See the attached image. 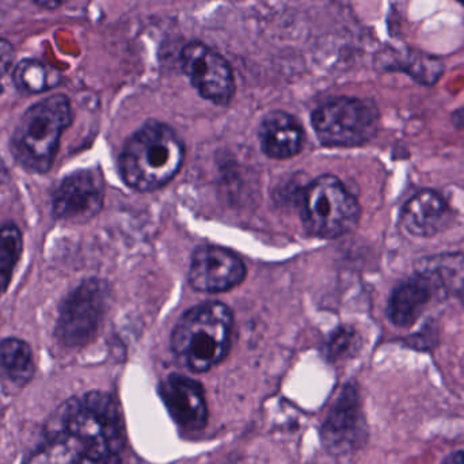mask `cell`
Returning a JSON list of instances; mask_svg holds the SVG:
<instances>
[{
    "label": "cell",
    "instance_id": "6da1fadb",
    "mask_svg": "<svg viewBox=\"0 0 464 464\" xmlns=\"http://www.w3.org/2000/svg\"><path fill=\"white\" fill-rule=\"evenodd\" d=\"M125 443L124 417L116 398L89 392L52 414L26 464H122Z\"/></svg>",
    "mask_w": 464,
    "mask_h": 464
},
{
    "label": "cell",
    "instance_id": "7a4b0ae2",
    "mask_svg": "<svg viewBox=\"0 0 464 464\" xmlns=\"http://www.w3.org/2000/svg\"><path fill=\"white\" fill-rule=\"evenodd\" d=\"M184 157V144L173 128L150 121L125 144L120 170L128 187L139 192H151L174 179Z\"/></svg>",
    "mask_w": 464,
    "mask_h": 464
},
{
    "label": "cell",
    "instance_id": "3957f363",
    "mask_svg": "<svg viewBox=\"0 0 464 464\" xmlns=\"http://www.w3.org/2000/svg\"><path fill=\"white\" fill-rule=\"evenodd\" d=\"M234 319L227 305L207 302L188 311L171 334L176 359L193 372L220 364L231 349Z\"/></svg>",
    "mask_w": 464,
    "mask_h": 464
},
{
    "label": "cell",
    "instance_id": "277c9868",
    "mask_svg": "<svg viewBox=\"0 0 464 464\" xmlns=\"http://www.w3.org/2000/svg\"><path fill=\"white\" fill-rule=\"evenodd\" d=\"M72 122L65 95H53L27 109L13 136L15 160L27 170L46 173L53 165L63 132Z\"/></svg>",
    "mask_w": 464,
    "mask_h": 464
},
{
    "label": "cell",
    "instance_id": "5b68a950",
    "mask_svg": "<svg viewBox=\"0 0 464 464\" xmlns=\"http://www.w3.org/2000/svg\"><path fill=\"white\" fill-rule=\"evenodd\" d=\"M360 214L356 198L335 177H319L305 189L303 223L305 230L315 237L333 239L353 231Z\"/></svg>",
    "mask_w": 464,
    "mask_h": 464
},
{
    "label": "cell",
    "instance_id": "8992f818",
    "mask_svg": "<svg viewBox=\"0 0 464 464\" xmlns=\"http://www.w3.org/2000/svg\"><path fill=\"white\" fill-rule=\"evenodd\" d=\"M311 122L324 146H362L378 132L379 111L370 101L334 98L314 111Z\"/></svg>",
    "mask_w": 464,
    "mask_h": 464
},
{
    "label": "cell",
    "instance_id": "52a82bcc",
    "mask_svg": "<svg viewBox=\"0 0 464 464\" xmlns=\"http://www.w3.org/2000/svg\"><path fill=\"white\" fill-rule=\"evenodd\" d=\"M108 288L100 280L82 283L63 303L57 321L56 335L60 343L70 348L86 345L92 340L103 313Z\"/></svg>",
    "mask_w": 464,
    "mask_h": 464
},
{
    "label": "cell",
    "instance_id": "ba28073f",
    "mask_svg": "<svg viewBox=\"0 0 464 464\" xmlns=\"http://www.w3.org/2000/svg\"><path fill=\"white\" fill-rule=\"evenodd\" d=\"M182 70L198 94L217 105H227L234 97V73L227 60L201 43L182 49Z\"/></svg>",
    "mask_w": 464,
    "mask_h": 464
},
{
    "label": "cell",
    "instance_id": "9c48e42d",
    "mask_svg": "<svg viewBox=\"0 0 464 464\" xmlns=\"http://www.w3.org/2000/svg\"><path fill=\"white\" fill-rule=\"evenodd\" d=\"M322 443L333 455L354 451L367 438L359 392L353 384L341 390L322 427Z\"/></svg>",
    "mask_w": 464,
    "mask_h": 464
},
{
    "label": "cell",
    "instance_id": "30bf717a",
    "mask_svg": "<svg viewBox=\"0 0 464 464\" xmlns=\"http://www.w3.org/2000/svg\"><path fill=\"white\" fill-rule=\"evenodd\" d=\"M105 182L97 169L75 171L65 177L53 196V215L65 222H87L103 206Z\"/></svg>",
    "mask_w": 464,
    "mask_h": 464
},
{
    "label": "cell",
    "instance_id": "8fae6325",
    "mask_svg": "<svg viewBox=\"0 0 464 464\" xmlns=\"http://www.w3.org/2000/svg\"><path fill=\"white\" fill-rule=\"evenodd\" d=\"M245 277V264L227 248L203 246L193 253L189 283L196 291L219 294L239 285Z\"/></svg>",
    "mask_w": 464,
    "mask_h": 464
},
{
    "label": "cell",
    "instance_id": "7c38bea8",
    "mask_svg": "<svg viewBox=\"0 0 464 464\" xmlns=\"http://www.w3.org/2000/svg\"><path fill=\"white\" fill-rule=\"evenodd\" d=\"M160 400L177 425L188 432H198L208 422V405L201 383L188 376H168L160 384Z\"/></svg>",
    "mask_w": 464,
    "mask_h": 464
},
{
    "label": "cell",
    "instance_id": "4fadbf2b",
    "mask_svg": "<svg viewBox=\"0 0 464 464\" xmlns=\"http://www.w3.org/2000/svg\"><path fill=\"white\" fill-rule=\"evenodd\" d=\"M444 297L438 284L427 273L417 270L416 275L401 283L392 291L387 316L395 326L411 327L421 318L432 303Z\"/></svg>",
    "mask_w": 464,
    "mask_h": 464
},
{
    "label": "cell",
    "instance_id": "5bb4252c",
    "mask_svg": "<svg viewBox=\"0 0 464 464\" xmlns=\"http://www.w3.org/2000/svg\"><path fill=\"white\" fill-rule=\"evenodd\" d=\"M261 149L269 158L286 160L302 151L304 130L291 114L272 111L262 120L259 127Z\"/></svg>",
    "mask_w": 464,
    "mask_h": 464
},
{
    "label": "cell",
    "instance_id": "9a60e30c",
    "mask_svg": "<svg viewBox=\"0 0 464 464\" xmlns=\"http://www.w3.org/2000/svg\"><path fill=\"white\" fill-rule=\"evenodd\" d=\"M449 217L450 208L444 198L438 192L425 189L405 204L401 222L414 237H430L443 230Z\"/></svg>",
    "mask_w": 464,
    "mask_h": 464
},
{
    "label": "cell",
    "instance_id": "2e32d148",
    "mask_svg": "<svg viewBox=\"0 0 464 464\" xmlns=\"http://www.w3.org/2000/svg\"><path fill=\"white\" fill-rule=\"evenodd\" d=\"M427 273L444 296L464 292V256L460 253L439 254L422 259L419 269Z\"/></svg>",
    "mask_w": 464,
    "mask_h": 464
},
{
    "label": "cell",
    "instance_id": "e0dca14e",
    "mask_svg": "<svg viewBox=\"0 0 464 464\" xmlns=\"http://www.w3.org/2000/svg\"><path fill=\"white\" fill-rule=\"evenodd\" d=\"M0 371L11 384L24 387L34 373L32 349L19 338H5L0 343Z\"/></svg>",
    "mask_w": 464,
    "mask_h": 464
},
{
    "label": "cell",
    "instance_id": "ac0fdd59",
    "mask_svg": "<svg viewBox=\"0 0 464 464\" xmlns=\"http://www.w3.org/2000/svg\"><path fill=\"white\" fill-rule=\"evenodd\" d=\"M62 75L54 68L34 59H24L15 65L13 82L19 92L26 94H40L57 87Z\"/></svg>",
    "mask_w": 464,
    "mask_h": 464
},
{
    "label": "cell",
    "instance_id": "d6986e66",
    "mask_svg": "<svg viewBox=\"0 0 464 464\" xmlns=\"http://www.w3.org/2000/svg\"><path fill=\"white\" fill-rule=\"evenodd\" d=\"M22 234L13 223L0 228V294L7 289L21 258Z\"/></svg>",
    "mask_w": 464,
    "mask_h": 464
},
{
    "label": "cell",
    "instance_id": "ffe728a7",
    "mask_svg": "<svg viewBox=\"0 0 464 464\" xmlns=\"http://www.w3.org/2000/svg\"><path fill=\"white\" fill-rule=\"evenodd\" d=\"M354 343V333L349 330H341L333 338L329 345V356L332 359H338L351 351Z\"/></svg>",
    "mask_w": 464,
    "mask_h": 464
},
{
    "label": "cell",
    "instance_id": "44dd1931",
    "mask_svg": "<svg viewBox=\"0 0 464 464\" xmlns=\"http://www.w3.org/2000/svg\"><path fill=\"white\" fill-rule=\"evenodd\" d=\"M14 48L7 40L0 38V78L5 75L10 65L13 64Z\"/></svg>",
    "mask_w": 464,
    "mask_h": 464
},
{
    "label": "cell",
    "instance_id": "7402d4cb",
    "mask_svg": "<svg viewBox=\"0 0 464 464\" xmlns=\"http://www.w3.org/2000/svg\"><path fill=\"white\" fill-rule=\"evenodd\" d=\"M33 2H34V5H37L38 7L46 8V10H54V8L64 5L68 0H33Z\"/></svg>",
    "mask_w": 464,
    "mask_h": 464
},
{
    "label": "cell",
    "instance_id": "603a6c76",
    "mask_svg": "<svg viewBox=\"0 0 464 464\" xmlns=\"http://www.w3.org/2000/svg\"><path fill=\"white\" fill-rule=\"evenodd\" d=\"M443 464H464V451L452 452L444 459Z\"/></svg>",
    "mask_w": 464,
    "mask_h": 464
},
{
    "label": "cell",
    "instance_id": "cb8c5ba5",
    "mask_svg": "<svg viewBox=\"0 0 464 464\" xmlns=\"http://www.w3.org/2000/svg\"><path fill=\"white\" fill-rule=\"evenodd\" d=\"M5 177H7V173H5V165H3L2 160H0V185L5 181Z\"/></svg>",
    "mask_w": 464,
    "mask_h": 464
},
{
    "label": "cell",
    "instance_id": "d4e9b609",
    "mask_svg": "<svg viewBox=\"0 0 464 464\" xmlns=\"http://www.w3.org/2000/svg\"><path fill=\"white\" fill-rule=\"evenodd\" d=\"M459 2H460V3H463V5H464V0H459Z\"/></svg>",
    "mask_w": 464,
    "mask_h": 464
}]
</instances>
